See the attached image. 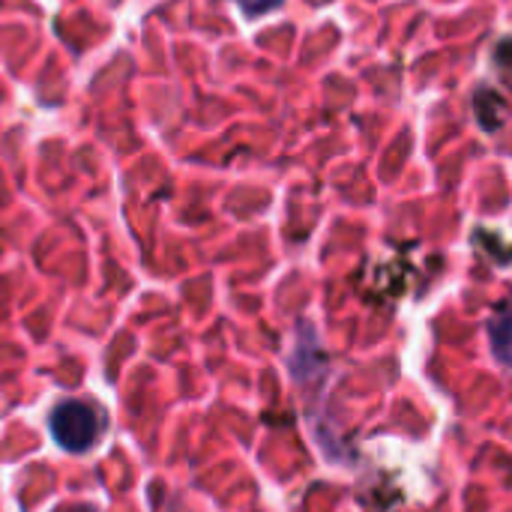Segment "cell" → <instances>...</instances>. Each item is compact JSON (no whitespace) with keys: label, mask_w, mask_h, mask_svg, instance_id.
I'll use <instances>...</instances> for the list:
<instances>
[{"label":"cell","mask_w":512,"mask_h":512,"mask_svg":"<svg viewBox=\"0 0 512 512\" xmlns=\"http://www.w3.org/2000/svg\"><path fill=\"white\" fill-rule=\"evenodd\" d=\"M249 18H258V15H267L273 12L276 6H282V0H234Z\"/></svg>","instance_id":"7a4b0ae2"},{"label":"cell","mask_w":512,"mask_h":512,"mask_svg":"<svg viewBox=\"0 0 512 512\" xmlns=\"http://www.w3.org/2000/svg\"><path fill=\"white\" fill-rule=\"evenodd\" d=\"M102 432L99 411L84 402H63L51 414V435L69 453H84L96 444Z\"/></svg>","instance_id":"6da1fadb"},{"label":"cell","mask_w":512,"mask_h":512,"mask_svg":"<svg viewBox=\"0 0 512 512\" xmlns=\"http://www.w3.org/2000/svg\"><path fill=\"white\" fill-rule=\"evenodd\" d=\"M57 512H96V510H90V507H69V510H57Z\"/></svg>","instance_id":"3957f363"}]
</instances>
